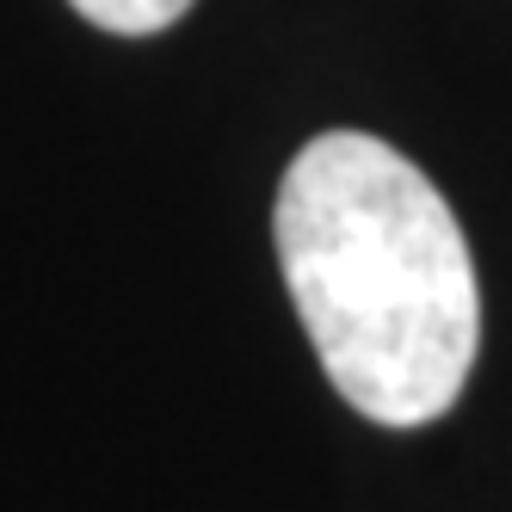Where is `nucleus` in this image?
I'll return each instance as SVG.
<instances>
[{
  "label": "nucleus",
  "instance_id": "obj_1",
  "mask_svg": "<svg viewBox=\"0 0 512 512\" xmlns=\"http://www.w3.org/2000/svg\"><path fill=\"white\" fill-rule=\"evenodd\" d=\"M278 260L321 371L377 426H426L463 395L482 290L457 210L383 136L327 130L278 186Z\"/></svg>",
  "mask_w": 512,
  "mask_h": 512
},
{
  "label": "nucleus",
  "instance_id": "obj_2",
  "mask_svg": "<svg viewBox=\"0 0 512 512\" xmlns=\"http://www.w3.org/2000/svg\"><path fill=\"white\" fill-rule=\"evenodd\" d=\"M68 7L99 31H118V38H155L192 13V0H68Z\"/></svg>",
  "mask_w": 512,
  "mask_h": 512
}]
</instances>
